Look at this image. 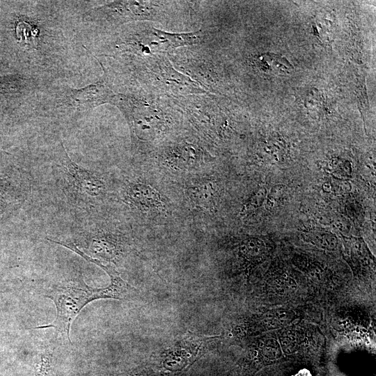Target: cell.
I'll use <instances>...</instances> for the list:
<instances>
[{
	"label": "cell",
	"instance_id": "12",
	"mask_svg": "<svg viewBox=\"0 0 376 376\" xmlns=\"http://www.w3.org/2000/svg\"><path fill=\"white\" fill-rule=\"evenodd\" d=\"M291 314L285 310L267 311L262 316V324L267 329H276L286 324L291 320Z\"/></svg>",
	"mask_w": 376,
	"mask_h": 376
},
{
	"label": "cell",
	"instance_id": "10",
	"mask_svg": "<svg viewBox=\"0 0 376 376\" xmlns=\"http://www.w3.org/2000/svg\"><path fill=\"white\" fill-rule=\"evenodd\" d=\"M188 196L192 203L202 208H209L215 196V188L210 181H201L187 188Z\"/></svg>",
	"mask_w": 376,
	"mask_h": 376
},
{
	"label": "cell",
	"instance_id": "4",
	"mask_svg": "<svg viewBox=\"0 0 376 376\" xmlns=\"http://www.w3.org/2000/svg\"><path fill=\"white\" fill-rule=\"evenodd\" d=\"M157 2L143 1H116L95 10V16L114 24H123L134 20H156L159 18L160 6Z\"/></svg>",
	"mask_w": 376,
	"mask_h": 376
},
{
	"label": "cell",
	"instance_id": "11",
	"mask_svg": "<svg viewBox=\"0 0 376 376\" xmlns=\"http://www.w3.org/2000/svg\"><path fill=\"white\" fill-rule=\"evenodd\" d=\"M265 246L259 238H248L242 241L240 246L242 256L247 261L253 262L260 258L265 253Z\"/></svg>",
	"mask_w": 376,
	"mask_h": 376
},
{
	"label": "cell",
	"instance_id": "2",
	"mask_svg": "<svg viewBox=\"0 0 376 376\" xmlns=\"http://www.w3.org/2000/svg\"><path fill=\"white\" fill-rule=\"evenodd\" d=\"M60 180L68 201L76 207L88 210L105 192L104 180L96 173L73 162L61 143Z\"/></svg>",
	"mask_w": 376,
	"mask_h": 376
},
{
	"label": "cell",
	"instance_id": "18",
	"mask_svg": "<svg viewBox=\"0 0 376 376\" xmlns=\"http://www.w3.org/2000/svg\"><path fill=\"white\" fill-rule=\"evenodd\" d=\"M117 376H166L162 373L145 367H139Z\"/></svg>",
	"mask_w": 376,
	"mask_h": 376
},
{
	"label": "cell",
	"instance_id": "3",
	"mask_svg": "<svg viewBox=\"0 0 376 376\" xmlns=\"http://www.w3.org/2000/svg\"><path fill=\"white\" fill-rule=\"evenodd\" d=\"M212 337L190 333L163 351L157 359L160 368L166 372H181L199 359L205 352Z\"/></svg>",
	"mask_w": 376,
	"mask_h": 376
},
{
	"label": "cell",
	"instance_id": "8",
	"mask_svg": "<svg viewBox=\"0 0 376 376\" xmlns=\"http://www.w3.org/2000/svg\"><path fill=\"white\" fill-rule=\"evenodd\" d=\"M126 193L130 203L141 211L159 212L164 210V203L159 194L149 185L131 184L127 188Z\"/></svg>",
	"mask_w": 376,
	"mask_h": 376
},
{
	"label": "cell",
	"instance_id": "15",
	"mask_svg": "<svg viewBox=\"0 0 376 376\" xmlns=\"http://www.w3.org/2000/svg\"><path fill=\"white\" fill-rule=\"evenodd\" d=\"M52 356L49 352L41 354L38 363L34 376H53Z\"/></svg>",
	"mask_w": 376,
	"mask_h": 376
},
{
	"label": "cell",
	"instance_id": "1",
	"mask_svg": "<svg viewBox=\"0 0 376 376\" xmlns=\"http://www.w3.org/2000/svg\"><path fill=\"white\" fill-rule=\"evenodd\" d=\"M107 274L110 278L107 287H90L79 276L51 288L45 296L55 304L56 318L52 322L35 329L54 328L71 343V324L88 303L100 299L128 300L137 297L138 290L124 281L115 268L109 269Z\"/></svg>",
	"mask_w": 376,
	"mask_h": 376
},
{
	"label": "cell",
	"instance_id": "13",
	"mask_svg": "<svg viewBox=\"0 0 376 376\" xmlns=\"http://www.w3.org/2000/svg\"><path fill=\"white\" fill-rule=\"evenodd\" d=\"M282 355L279 343L274 339H267L260 345V356L264 363L278 361Z\"/></svg>",
	"mask_w": 376,
	"mask_h": 376
},
{
	"label": "cell",
	"instance_id": "6",
	"mask_svg": "<svg viewBox=\"0 0 376 376\" xmlns=\"http://www.w3.org/2000/svg\"><path fill=\"white\" fill-rule=\"evenodd\" d=\"M117 95L109 86L104 72L99 81L71 92L73 105L85 111L106 103L114 105Z\"/></svg>",
	"mask_w": 376,
	"mask_h": 376
},
{
	"label": "cell",
	"instance_id": "16",
	"mask_svg": "<svg viewBox=\"0 0 376 376\" xmlns=\"http://www.w3.org/2000/svg\"><path fill=\"white\" fill-rule=\"evenodd\" d=\"M266 198V190L261 188L244 204L242 209L241 214H246L260 206Z\"/></svg>",
	"mask_w": 376,
	"mask_h": 376
},
{
	"label": "cell",
	"instance_id": "9",
	"mask_svg": "<svg viewBox=\"0 0 376 376\" xmlns=\"http://www.w3.org/2000/svg\"><path fill=\"white\" fill-rule=\"evenodd\" d=\"M251 65L257 71L269 76L285 75L292 69V65L285 58L270 53L253 56Z\"/></svg>",
	"mask_w": 376,
	"mask_h": 376
},
{
	"label": "cell",
	"instance_id": "7",
	"mask_svg": "<svg viewBox=\"0 0 376 376\" xmlns=\"http://www.w3.org/2000/svg\"><path fill=\"white\" fill-rule=\"evenodd\" d=\"M166 162L173 168L191 170L198 167L204 160V152L191 143L178 144L165 152Z\"/></svg>",
	"mask_w": 376,
	"mask_h": 376
},
{
	"label": "cell",
	"instance_id": "17",
	"mask_svg": "<svg viewBox=\"0 0 376 376\" xmlns=\"http://www.w3.org/2000/svg\"><path fill=\"white\" fill-rule=\"evenodd\" d=\"M285 186L283 185H276L272 188L265 198V207L268 210L274 207L279 198L282 196Z\"/></svg>",
	"mask_w": 376,
	"mask_h": 376
},
{
	"label": "cell",
	"instance_id": "14",
	"mask_svg": "<svg viewBox=\"0 0 376 376\" xmlns=\"http://www.w3.org/2000/svg\"><path fill=\"white\" fill-rule=\"evenodd\" d=\"M279 341L281 349L286 354L295 352L299 346L298 334L294 330H286L283 331L279 337Z\"/></svg>",
	"mask_w": 376,
	"mask_h": 376
},
{
	"label": "cell",
	"instance_id": "5",
	"mask_svg": "<svg viewBox=\"0 0 376 376\" xmlns=\"http://www.w3.org/2000/svg\"><path fill=\"white\" fill-rule=\"evenodd\" d=\"M201 38V32L188 33H171L155 28L147 30L141 38L139 46L146 53L171 51L178 47L198 42Z\"/></svg>",
	"mask_w": 376,
	"mask_h": 376
}]
</instances>
